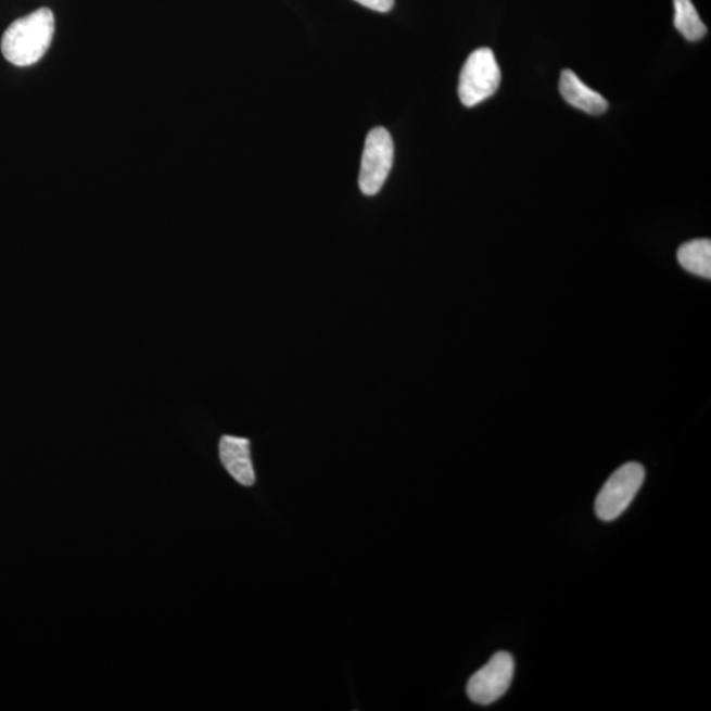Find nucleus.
<instances>
[{"label":"nucleus","instance_id":"20e7f679","mask_svg":"<svg viewBox=\"0 0 711 711\" xmlns=\"http://www.w3.org/2000/svg\"><path fill=\"white\" fill-rule=\"evenodd\" d=\"M394 144L392 135L385 128H373L365 140L358 185L365 195H376L385 183L392 170Z\"/></svg>","mask_w":711,"mask_h":711},{"label":"nucleus","instance_id":"39448f33","mask_svg":"<svg viewBox=\"0 0 711 711\" xmlns=\"http://www.w3.org/2000/svg\"><path fill=\"white\" fill-rule=\"evenodd\" d=\"M515 659L509 652L500 651L469 678L468 697L474 703L491 704L509 690L515 677Z\"/></svg>","mask_w":711,"mask_h":711},{"label":"nucleus","instance_id":"7ed1b4c3","mask_svg":"<svg viewBox=\"0 0 711 711\" xmlns=\"http://www.w3.org/2000/svg\"><path fill=\"white\" fill-rule=\"evenodd\" d=\"M500 71L492 49L480 48L469 55L460 74L459 97L466 107L478 106L499 88Z\"/></svg>","mask_w":711,"mask_h":711},{"label":"nucleus","instance_id":"0eeeda50","mask_svg":"<svg viewBox=\"0 0 711 711\" xmlns=\"http://www.w3.org/2000/svg\"><path fill=\"white\" fill-rule=\"evenodd\" d=\"M560 92L571 106L586 114L601 115L609 107L608 101L601 94L587 88L583 80L569 69L561 73Z\"/></svg>","mask_w":711,"mask_h":711},{"label":"nucleus","instance_id":"9d476101","mask_svg":"<svg viewBox=\"0 0 711 711\" xmlns=\"http://www.w3.org/2000/svg\"><path fill=\"white\" fill-rule=\"evenodd\" d=\"M356 2L377 12H389L394 5V0H356Z\"/></svg>","mask_w":711,"mask_h":711},{"label":"nucleus","instance_id":"f03ea898","mask_svg":"<svg viewBox=\"0 0 711 711\" xmlns=\"http://www.w3.org/2000/svg\"><path fill=\"white\" fill-rule=\"evenodd\" d=\"M646 469L639 462H627L610 475L596 499V515L601 521H614L626 511L640 491Z\"/></svg>","mask_w":711,"mask_h":711},{"label":"nucleus","instance_id":"1a4fd4ad","mask_svg":"<svg viewBox=\"0 0 711 711\" xmlns=\"http://www.w3.org/2000/svg\"><path fill=\"white\" fill-rule=\"evenodd\" d=\"M675 3V27L686 40H701L708 33L707 26L701 21L700 15L691 0H673Z\"/></svg>","mask_w":711,"mask_h":711},{"label":"nucleus","instance_id":"6e6552de","mask_svg":"<svg viewBox=\"0 0 711 711\" xmlns=\"http://www.w3.org/2000/svg\"><path fill=\"white\" fill-rule=\"evenodd\" d=\"M680 265L689 274L711 278V241L709 239L691 240L680 246L677 252Z\"/></svg>","mask_w":711,"mask_h":711},{"label":"nucleus","instance_id":"423d86ee","mask_svg":"<svg viewBox=\"0 0 711 711\" xmlns=\"http://www.w3.org/2000/svg\"><path fill=\"white\" fill-rule=\"evenodd\" d=\"M219 454L223 466L239 484L244 486L255 484L256 475L252 466L249 439L223 436L219 444Z\"/></svg>","mask_w":711,"mask_h":711},{"label":"nucleus","instance_id":"f257e3e1","mask_svg":"<svg viewBox=\"0 0 711 711\" xmlns=\"http://www.w3.org/2000/svg\"><path fill=\"white\" fill-rule=\"evenodd\" d=\"M54 29V15L49 9L17 18L2 37L4 59L21 67L39 63L52 45Z\"/></svg>","mask_w":711,"mask_h":711}]
</instances>
